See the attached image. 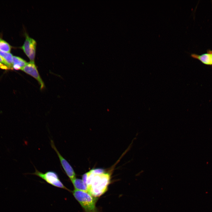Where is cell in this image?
<instances>
[{
	"instance_id": "obj_9",
	"label": "cell",
	"mask_w": 212,
	"mask_h": 212,
	"mask_svg": "<svg viewBox=\"0 0 212 212\" xmlns=\"http://www.w3.org/2000/svg\"><path fill=\"white\" fill-rule=\"evenodd\" d=\"M74 190L87 192V186L82 179L75 178L71 181Z\"/></svg>"
},
{
	"instance_id": "obj_4",
	"label": "cell",
	"mask_w": 212,
	"mask_h": 212,
	"mask_svg": "<svg viewBox=\"0 0 212 212\" xmlns=\"http://www.w3.org/2000/svg\"><path fill=\"white\" fill-rule=\"evenodd\" d=\"M26 39L21 48L29 58L30 61L34 62L37 43L36 41L26 34Z\"/></svg>"
},
{
	"instance_id": "obj_3",
	"label": "cell",
	"mask_w": 212,
	"mask_h": 212,
	"mask_svg": "<svg viewBox=\"0 0 212 212\" xmlns=\"http://www.w3.org/2000/svg\"><path fill=\"white\" fill-rule=\"evenodd\" d=\"M32 174L39 177L48 183L54 186L71 192L63 185L59 179L57 174L54 171H50L43 173L35 168V172Z\"/></svg>"
},
{
	"instance_id": "obj_10",
	"label": "cell",
	"mask_w": 212,
	"mask_h": 212,
	"mask_svg": "<svg viewBox=\"0 0 212 212\" xmlns=\"http://www.w3.org/2000/svg\"><path fill=\"white\" fill-rule=\"evenodd\" d=\"M0 55L7 64L9 69H13V57L11 54L0 51Z\"/></svg>"
},
{
	"instance_id": "obj_2",
	"label": "cell",
	"mask_w": 212,
	"mask_h": 212,
	"mask_svg": "<svg viewBox=\"0 0 212 212\" xmlns=\"http://www.w3.org/2000/svg\"><path fill=\"white\" fill-rule=\"evenodd\" d=\"M72 192L85 212H100L96 206L97 198L92 196L87 192L76 190Z\"/></svg>"
},
{
	"instance_id": "obj_5",
	"label": "cell",
	"mask_w": 212,
	"mask_h": 212,
	"mask_svg": "<svg viewBox=\"0 0 212 212\" xmlns=\"http://www.w3.org/2000/svg\"><path fill=\"white\" fill-rule=\"evenodd\" d=\"M51 144L52 148L55 150L59 159L61 165L66 174L71 181L76 178V174L72 166L60 154L55 147L52 140Z\"/></svg>"
},
{
	"instance_id": "obj_1",
	"label": "cell",
	"mask_w": 212,
	"mask_h": 212,
	"mask_svg": "<svg viewBox=\"0 0 212 212\" xmlns=\"http://www.w3.org/2000/svg\"><path fill=\"white\" fill-rule=\"evenodd\" d=\"M111 172L100 168L92 169L84 174L82 180L87 192L92 196L99 197L107 190L111 180Z\"/></svg>"
},
{
	"instance_id": "obj_7",
	"label": "cell",
	"mask_w": 212,
	"mask_h": 212,
	"mask_svg": "<svg viewBox=\"0 0 212 212\" xmlns=\"http://www.w3.org/2000/svg\"><path fill=\"white\" fill-rule=\"evenodd\" d=\"M191 56L194 59L199 60L205 64L212 65L211 54L208 52L206 53L201 55L192 53L191 54Z\"/></svg>"
},
{
	"instance_id": "obj_6",
	"label": "cell",
	"mask_w": 212,
	"mask_h": 212,
	"mask_svg": "<svg viewBox=\"0 0 212 212\" xmlns=\"http://www.w3.org/2000/svg\"><path fill=\"white\" fill-rule=\"evenodd\" d=\"M21 70L32 76L38 81L40 85L41 90L44 87V82L39 74L34 62L30 61L27 62Z\"/></svg>"
},
{
	"instance_id": "obj_11",
	"label": "cell",
	"mask_w": 212,
	"mask_h": 212,
	"mask_svg": "<svg viewBox=\"0 0 212 212\" xmlns=\"http://www.w3.org/2000/svg\"><path fill=\"white\" fill-rule=\"evenodd\" d=\"M11 50L10 45L5 40L0 38V51L10 52Z\"/></svg>"
},
{
	"instance_id": "obj_8",
	"label": "cell",
	"mask_w": 212,
	"mask_h": 212,
	"mask_svg": "<svg viewBox=\"0 0 212 212\" xmlns=\"http://www.w3.org/2000/svg\"><path fill=\"white\" fill-rule=\"evenodd\" d=\"M27 63L19 57L16 56L13 57V68L15 70H21Z\"/></svg>"
},
{
	"instance_id": "obj_12",
	"label": "cell",
	"mask_w": 212,
	"mask_h": 212,
	"mask_svg": "<svg viewBox=\"0 0 212 212\" xmlns=\"http://www.w3.org/2000/svg\"><path fill=\"white\" fill-rule=\"evenodd\" d=\"M0 63L5 64V65L7 66L8 67L6 63L4 61V60L3 59L0 55Z\"/></svg>"
}]
</instances>
